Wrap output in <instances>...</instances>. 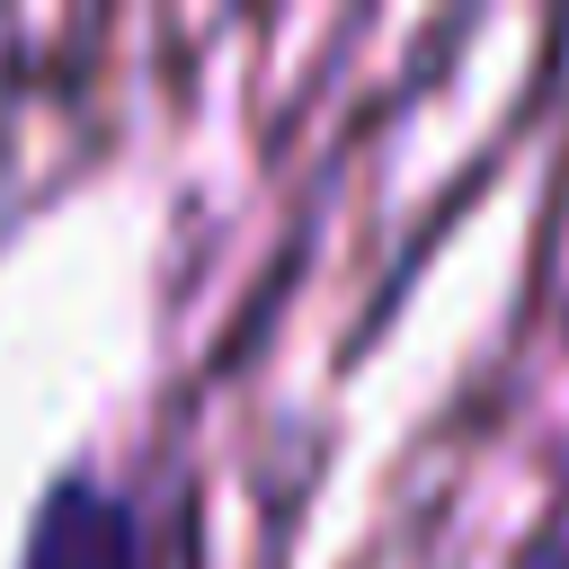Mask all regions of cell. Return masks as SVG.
Masks as SVG:
<instances>
[{
    "label": "cell",
    "mask_w": 569,
    "mask_h": 569,
    "mask_svg": "<svg viewBox=\"0 0 569 569\" xmlns=\"http://www.w3.org/2000/svg\"><path fill=\"white\" fill-rule=\"evenodd\" d=\"M27 569H142V525L116 489L53 480V498L36 516V542H27Z\"/></svg>",
    "instance_id": "6da1fadb"
},
{
    "label": "cell",
    "mask_w": 569,
    "mask_h": 569,
    "mask_svg": "<svg viewBox=\"0 0 569 569\" xmlns=\"http://www.w3.org/2000/svg\"><path fill=\"white\" fill-rule=\"evenodd\" d=\"M525 569H569V533H551V542H542V551H533Z\"/></svg>",
    "instance_id": "7a4b0ae2"
}]
</instances>
